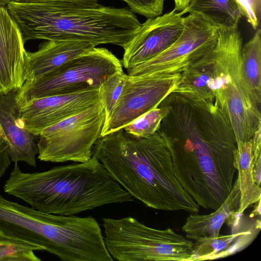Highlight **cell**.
Wrapping results in <instances>:
<instances>
[{"label":"cell","mask_w":261,"mask_h":261,"mask_svg":"<svg viewBox=\"0 0 261 261\" xmlns=\"http://www.w3.org/2000/svg\"><path fill=\"white\" fill-rule=\"evenodd\" d=\"M158 131L147 137H138L123 128L115 130L97 140L92 156L133 197L146 206L198 213L200 207L175 175L168 139Z\"/></svg>","instance_id":"6da1fadb"},{"label":"cell","mask_w":261,"mask_h":261,"mask_svg":"<svg viewBox=\"0 0 261 261\" xmlns=\"http://www.w3.org/2000/svg\"><path fill=\"white\" fill-rule=\"evenodd\" d=\"M8 12L24 42L31 39L112 44L124 49L141 23L130 10L107 7L98 0H58L40 3L10 1Z\"/></svg>","instance_id":"7a4b0ae2"},{"label":"cell","mask_w":261,"mask_h":261,"mask_svg":"<svg viewBox=\"0 0 261 261\" xmlns=\"http://www.w3.org/2000/svg\"><path fill=\"white\" fill-rule=\"evenodd\" d=\"M74 163L33 173L14 164L4 191L39 211L64 216L134 200L94 156Z\"/></svg>","instance_id":"3957f363"},{"label":"cell","mask_w":261,"mask_h":261,"mask_svg":"<svg viewBox=\"0 0 261 261\" xmlns=\"http://www.w3.org/2000/svg\"><path fill=\"white\" fill-rule=\"evenodd\" d=\"M0 235L41 247L63 261H80L91 247L93 228L87 217L45 213L0 194Z\"/></svg>","instance_id":"277c9868"},{"label":"cell","mask_w":261,"mask_h":261,"mask_svg":"<svg viewBox=\"0 0 261 261\" xmlns=\"http://www.w3.org/2000/svg\"><path fill=\"white\" fill-rule=\"evenodd\" d=\"M242 41L238 28L221 27L213 48L221 84L217 109L232 127L236 143L250 140L261 126L259 106L254 100L243 73Z\"/></svg>","instance_id":"5b68a950"},{"label":"cell","mask_w":261,"mask_h":261,"mask_svg":"<svg viewBox=\"0 0 261 261\" xmlns=\"http://www.w3.org/2000/svg\"><path fill=\"white\" fill-rule=\"evenodd\" d=\"M105 243L113 259L119 261H191L193 242L168 228L148 226L127 216L106 218Z\"/></svg>","instance_id":"8992f818"},{"label":"cell","mask_w":261,"mask_h":261,"mask_svg":"<svg viewBox=\"0 0 261 261\" xmlns=\"http://www.w3.org/2000/svg\"><path fill=\"white\" fill-rule=\"evenodd\" d=\"M122 70L113 54L94 47L40 79L25 82L17 90V101L19 106L35 98L99 88L108 77Z\"/></svg>","instance_id":"52a82bcc"},{"label":"cell","mask_w":261,"mask_h":261,"mask_svg":"<svg viewBox=\"0 0 261 261\" xmlns=\"http://www.w3.org/2000/svg\"><path fill=\"white\" fill-rule=\"evenodd\" d=\"M106 120L102 101L42 130L37 143L38 159L44 162H85L101 137Z\"/></svg>","instance_id":"ba28073f"},{"label":"cell","mask_w":261,"mask_h":261,"mask_svg":"<svg viewBox=\"0 0 261 261\" xmlns=\"http://www.w3.org/2000/svg\"><path fill=\"white\" fill-rule=\"evenodd\" d=\"M220 28L200 14L189 13L177 40L153 58L127 70V74L181 73L214 46Z\"/></svg>","instance_id":"9c48e42d"},{"label":"cell","mask_w":261,"mask_h":261,"mask_svg":"<svg viewBox=\"0 0 261 261\" xmlns=\"http://www.w3.org/2000/svg\"><path fill=\"white\" fill-rule=\"evenodd\" d=\"M180 77L181 73L126 74L119 98L111 115L105 121L101 137L123 128L158 107L175 90Z\"/></svg>","instance_id":"30bf717a"},{"label":"cell","mask_w":261,"mask_h":261,"mask_svg":"<svg viewBox=\"0 0 261 261\" xmlns=\"http://www.w3.org/2000/svg\"><path fill=\"white\" fill-rule=\"evenodd\" d=\"M101 101L100 88L35 98L19 105V121L30 133L38 136L44 129Z\"/></svg>","instance_id":"8fae6325"},{"label":"cell","mask_w":261,"mask_h":261,"mask_svg":"<svg viewBox=\"0 0 261 261\" xmlns=\"http://www.w3.org/2000/svg\"><path fill=\"white\" fill-rule=\"evenodd\" d=\"M184 14L173 10L147 18L127 47L121 61L126 70L153 58L169 47L181 34Z\"/></svg>","instance_id":"7c38bea8"},{"label":"cell","mask_w":261,"mask_h":261,"mask_svg":"<svg viewBox=\"0 0 261 261\" xmlns=\"http://www.w3.org/2000/svg\"><path fill=\"white\" fill-rule=\"evenodd\" d=\"M20 29L6 6L0 7V93L18 90L27 79V51Z\"/></svg>","instance_id":"4fadbf2b"},{"label":"cell","mask_w":261,"mask_h":261,"mask_svg":"<svg viewBox=\"0 0 261 261\" xmlns=\"http://www.w3.org/2000/svg\"><path fill=\"white\" fill-rule=\"evenodd\" d=\"M226 221L229 233L195 241L191 261L213 260L236 254L255 240L261 228L260 218L245 216L237 211L232 213Z\"/></svg>","instance_id":"5bb4252c"},{"label":"cell","mask_w":261,"mask_h":261,"mask_svg":"<svg viewBox=\"0 0 261 261\" xmlns=\"http://www.w3.org/2000/svg\"><path fill=\"white\" fill-rule=\"evenodd\" d=\"M16 95L17 90L0 93V130L11 161L14 164L23 162L36 167L38 150L35 136L20 124Z\"/></svg>","instance_id":"9a60e30c"},{"label":"cell","mask_w":261,"mask_h":261,"mask_svg":"<svg viewBox=\"0 0 261 261\" xmlns=\"http://www.w3.org/2000/svg\"><path fill=\"white\" fill-rule=\"evenodd\" d=\"M214 47L181 73L178 85L173 92L212 112L217 111Z\"/></svg>","instance_id":"2e32d148"},{"label":"cell","mask_w":261,"mask_h":261,"mask_svg":"<svg viewBox=\"0 0 261 261\" xmlns=\"http://www.w3.org/2000/svg\"><path fill=\"white\" fill-rule=\"evenodd\" d=\"M94 47L86 41L47 40L36 51H27L29 72L25 82L37 80Z\"/></svg>","instance_id":"e0dca14e"},{"label":"cell","mask_w":261,"mask_h":261,"mask_svg":"<svg viewBox=\"0 0 261 261\" xmlns=\"http://www.w3.org/2000/svg\"><path fill=\"white\" fill-rule=\"evenodd\" d=\"M240 199L239 185L237 178L229 195L214 212L204 215L192 213L187 218L182 227L186 237L196 241L218 236L224 222L232 213L238 211Z\"/></svg>","instance_id":"ac0fdd59"},{"label":"cell","mask_w":261,"mask_h":261,"mask_svg":"<svg viewBox=\"0 0 261 261\" xmlns=\"http://www.w3.org/2000/svg\"><path fill=\"white\" fill-rule=\"evenodd\" d=\"M233 155L240 192L237 212L243 213L261 199L260 186L256 184L255 180L251 139L237 143Z\"/></svg>","instance_id":"d6986e66"},{"label":"cell","mask_w":261,"mask_h":261,"mask_svg":"<svg viewBox=\"0 0 261 261\" xmlns=\"http://www.w3.org/2000/svg\"><path fill=\"white\" fill-rule=\"evenodd\" d=\"M182 12L200 14L217 25L238 28L243 16L237 0H192Z\"/></svg>","instance_id":"ffe728a7"},{"label":"cell","mask_w":261,"mask_h":261,"mask_svg":"<svg viewBox=\"0 0 261 261\" xmlns=\"http://www.w3.org/2000/svg\"><path fill=\"white\" fill-rule=\"evenodd\" d=\"M242 66L244 77L255 102H261V30L242 46Z\"/></svg>","instance_id":"44dd1931"},{"label":"cell","mask_w":261,"mask_h":261,"mask_svg":"<svg viewBox=\"0 0 261 261\" xmlns=\"http://www.w3.org/2000/svg\"><path fill=\"white\" fill-rule=\"evenodd\" d=\"M35 251L43 249L27 242L0 235V261H41Z\"/></svg>","instance_id":"7402d4cb"},{"label":"cell","mask_w":261,"mask_h":261,"mask_svg":"<svg viewBox=\"0 0 261 261\" xmlns=\"http://www.w3.org/2000/svg\"><path fill=\"white\" fill-rule=\"evenodd\" d=\"M169 113L167 107L154 108L123 127L127 133L138 137H147L159 129L161 122Z\"/></svg>","instance_id":"603a6c76"},{"label":"cell","mask_w":261,"mask_h":261,"mask_svg":"<svg viewBox=\"0 0 261 261\" xmlns=\"http://www.w3.org/2000/svg\"><path fill=\"white\" fill-rule=\"evenodd\" d=\"M126 74L123 70L108 77L100 87L101 101L106 113V120L111 115L121 93Z\"/></svg>","instance_id":"cb8c5ba5"},{"label":"cell","mask_w":261,"mask_h":261,"mask_svg":"<svg viewBox=\"0 0 261 261\" xmlns=\"http://www.w3.org/2000/svg\"><path fill=\"white\" fill-rule=\"evenodd\" d=\"M133 12L147 18H154L162 14L165 0H122Z\"/></svg>","instance_id":"d4e9b609"},{"label":"cell","mask_w":261,"mask_h":261,"mask_svg":"<svg viewBox=\"0 0 261 261\" xmlns=\"http://www.w3.org/2000/svg\"><path fill=\"white\" fill-rule=\"evenodd\" d=\"M261 126L255 132L251 141L253 156L254 173L256 184L260 186L261 171Z\"/></svg>","instance_id":"484cf974"},{"label":"cell","mask_w":261,"mask_h":261,"mask_svg":"<svg viewBox=\"0 0 261 261\" xmlns=\"http://www.w3.org/2000/svg\"><path fill=\"white\" fill-rule=\"evenodd\" d=\"M7 145L0 131V179L3 176L11 164Z\"/></svg>","instance_id":"4316f807"},{"label":"cell","mask_w":261,"mask_h":261,"mask_svg":"<svg viewBox=\"0 0 261 261\" xmlns=\"http://www.w3.org/2000/svg\"><path fill=\"white\" fill-rule=\"evenodd\" d=\"M192 0H174V10L177 12L184 10L189 5Z\"/></svg>","instance_id":"83f0119b"},{"label":"cell","mask_w":261,"mask_h":261,"mask_svg":"<svg viewBox=\"0 0 261 261\" xmlns=\"http://www.w3.org/2000/svg\"><path fill=\"white\" fill-rule=\"evenodd\" d=\"M58 0H10V1L23 3H40Z\"/></svg>","instance_id":"f1b7e54d"},{"label":"cell","mask_w":261,"mask_h":261,"mask_svg":"<svg viewBox=\"0 0 261 261\" xmlns=\"http://www.w3.org/2000/svg\"><path fill=\"white\" fill-rule=\"evenodd\" d=\"M10 0H0V7L7 6Z\"/></svg>","instance_id":"f546056e"}]
</instances>
